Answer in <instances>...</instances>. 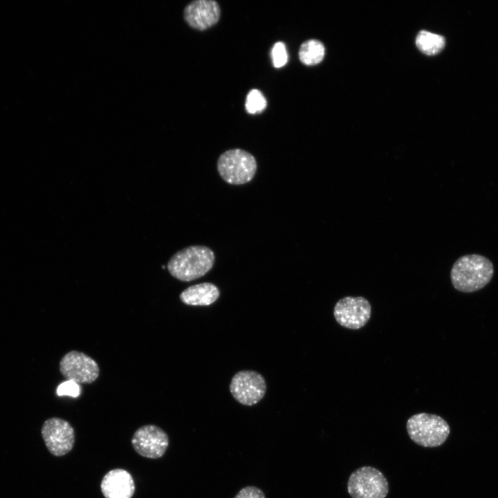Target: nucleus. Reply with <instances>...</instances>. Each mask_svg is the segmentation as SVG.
I'll list each match as a JSON object with an SVG mask.
<instances>
[{
    "instance_id": "6e6552de",
    "label": "nucleus",
    "mask_w": 498,
    "mask_h": 498,
    "mask_svg": "<svg viewBox=\"0 0 498 498\" xmlns=\"http://www.w3.org/2000/svg\"><path fill=\"white\" fill-rule=\"evenodd\" d=\"M59 371L66 380L77 384L91 383L97 379L100 372L95 360L77 351H71L62 358Z\"/></svg>"
},
{
    "instance_id": "f257e3e1",
    "label": "nucleus",
    "mask_w": 498,
    "mask_h": 498,
    "mask_svg": "<svg viewBox=\"0 0 498 498\" xmlns=\"http://www.w3.org/2000/svg\"><path fill=\"white\" fill-rule=\"evenodd\" d=\"M493 273V264L490 259L472 254L462 256L454 262L450 271V279L455 289L471 293L486 286Z\"/></svg>"
},
{
    "instance_id": "9b49d317",
    "label": "nucleus",
    "mask_w": 498,
    "mask_h": 498,
    "mask_svg": "<svg viewBox=\"0 0 498 498\" xmlns=\"http://www.w3.org/2000/svg\"><path fill=\"white\" fill-rule=\"evenodd\" d=\"M221 9L214 0H196L188 3L183 10L185 21L191 28L204 30L219 20Z\"/></svg>"
},
{
    "instance_id": "a211bd4d",
    "label": "nucleus",
    "mask_w": 498,
    "mask_h": 498,
    "mask_svg": "<svg viewBox=\"0 0 498 498\" xmlns=\"http://www.w3.org/2000/svg\"><path fill=\"white\" fill-rule=\"evenodd\" d=\"M79 384L72 381L66 380L61 383L57 389V396H70L74 398L77 397L80 394Z\"/></svg>"
},
{
    "instance_id": "20e7f679",
    "label": "nucleus",
    "mask_w": 498,
    "mask_h": 498,
    "mask_svg": "<svg viewBox=\"0 0 498 498\" xmlns=\"http://www.w3.org/2000/svg\"><path fill=\"white\" fill-rule=\"evenodd\" d=\"M217 171L221 178L230 185H243L254 178L257 163L255 156L241 149H232L220 155Z\"/></svg>"
},
{
    "instance_id": "dca6fc26",
    "label": "nucleus",
    "mask_w": 498,
    "mask_h": 498,
    "mask_svg": "<svg viewBox=\"0 0 498 498\" xmlns=\"http://www.w3.org/2000/svg\"><path fill=\"white\" fill-rule=\"evenodd\" d=\"M266 99L259 90L253 89L249 91L245 103L246 110L248 113H260L266 109Z\"/></svg>"
},
{
    "instance_id": "1a4fd4ad",
    "label": "nucleus",
    "mask_w": 498,
    "mask_h": 498,
    "mask_svg": "<svg viewBox=\"0 0 498 498\" xmlns=\"http://www.w3.org/2000/svg\"><path fill=\"white\" fill-rule=\"evenodd\" d=\"M42 435L48 451L56 456L65 455L74 445V430L68 421L60 418L47 419L42 425Z\"/></svg>"
},
{
    "instance_id": "423d86ee",
    "label": "nucleus",
    "mask_w": 498,
    "mask_h": 498,
    "mask_svg": "<svg viewBox=\"0 0 498 498\" xmlns=\"http://www.w3.org/2000/svg\"><path fill=\"white\" fill-rule=\"evenodd\" d=\"M229 389L237 402L246 406H252L264 398L266 383L259 373L252 370H242L233 376Z\"/></svg>"
},
{
    "instance_id": "7ed1b4c3",
    "label": "nucleus",
    "mask_w": 498,
    "mask_h": 498,
    "mask_svg": "<svg viewBox=\"0 0 498 498\" xmlns=\"http://www.w3.org/2000/svg\"><path fill=\"white\" fill-rule=\"evenodd\" d=\"M406 428L409 438L424 448H436L447 440L450 429L442 417L436 414L419 413L411 416Z\"/></svg>"
},
{
    "instance_id": "9d476101",
    "label": "nucleus",
    "mask_w": 498,
    "mask_h": 498,
    "mask_svg": "<svg viewBox=\"0 0 498 498\" xmlns=\"http://www.w3.org/2000/svg\"><path fill=\"white\" fill-rule=\"evenodd\" d=\"M131 444L135 451L144 457L158 459L163 456L169 445L166 432L154 425H146L133 434Z\"/></svg>"
},
{
    "instance_id": "f03ea898",
    "label": "nucleus",
    "mask_w": 498,
    "mask_h": 498,
    "mask_svg": "<svg viewBox=\"0 0 498 498\" xmlns=\"http://www.w3.org/2000/svg\"><path fill=\"white\" fill-rule=\"evenodd\" d=\"M215 255L205 246H191L176 252L169 260L167 268L174 278L185 282L197 279L213 267Z\"/></svg>"
},
{
    "instance_id": "f8f14e48",
    "label": "nucleus",
    "mask_w": 498,
    "mask_h": 498,
    "mask_svg": "<svg viewBox=\"0 0 498 498\" xmlns=\"http://www.w3.org/2000/svg\"><path fill=\"white\" fill-rule=\"evenodd\" d=\"M100 488L105 498H131L135 484L129 472L117 468L109 471L104 476Z\"/></svg>"
},
{
    "instance_id": "f3484780",
    "label": "nucleus",
    "mask_w": 498,
    "mask_h": 498,
    "mask_svg": "<svg viewBox=\"0 0 498 498\" xmlns=\"http://www.w3.org/2000/svg\"><path fill=\"white\" fill-rule=\"evenodd\" d=\"M271 57L274 67L281 68L288 61V53L284 43L276 42L271 50Z\"/></svg>"
},
{
    "instance_id": "39448f33",
    "label": "nucleus",
    "mask_w": 498,
    "mask_h": 498,
    "mask_svg": "<svg viewBox=\"0 0 498 498\" xmlns=\"http://www.w3.org/2000/svg\"><path fill=\"white\" fill-rule=\"evenodd\" d=\"M347 490L351 498H385L388 482L383 474L371 466H363L349 476Z\"/></svg>"
},
{
    "instance_id": "4468645a",
    "label": "nucleus",
    "mask_w": 498,
    "mask_h": 498,
    "mask_svg": "<svg viewBox=\"0 0 498 498\" xmlns=\"http://www.w3.org/2000/svg\"><path fill=\"white\" fill-rule=\"evenodd\" d=\"M325 55L323 44L317 39H308L303 42L299 49V59L306 66H314L320 63Z\"/></svg>"
},
{
    "instance_id": "6ab92c4d",
    "label": "nucleus",
    "mask_w": 498,
    "mask_h": 498,
    "mask_svg": "<svg viewBox=\"0 0 498 498\" xmlns=\"http://www.w3.org/2000/svg\"><path fill=\"white\" fill-rule=\"evenodd\" d=\"M234 498H266L264 492L256 486H246L241 488Z\"/></svg>"
},
{
    "instance_id": "ddd939ff",
    "label": "nucleus",
    "mask_w": 498,
    "mask_h": 498,
    "mask_svg": "<svg viewBox=\"0 0 498 498\" xmlns=\"http://www.w3.org/2000/svg\"><path fill=\"white\" fill-rule=\"evenodd\" d=\"M220 296L219 288L212 283L203 282L190 286L180 294V299L190 306H209Z\"/></svg>"
},
{
    "instance_id": "2eb2a0df",
    "label": "nucleus",
    "mask_w": 498,
    "mask_h": 498,
    "mask_svg": "<svg viewBox=\"0 0 498 498\" xmlns=\"http://www.w3.org/2000/svg\"><path fill=\"white\" fill-rule=\"evenodd\" d=\"M445 38L440 35L427 30H421L416 38V45L423 53L434 55L441 52L445 46Z\"/></svg>"
},
{
    "instance_id": "0eeeda50",
    "label": "nucleus",
    "mask_w": 498,
    "mask_h": 498,
    "mask_svg": "<svg viewBox=\"0 0 498 498\" xmlns=\"http://www.w3.org/2000/svg\"><path fill=\"white\" fill-rule=\"evenodd\" d=\"M371 313V304L363 297H344L337 302L333 308L336 322L344 328L354 330L363 327Z\"/></svg>"
}]
</instances>
